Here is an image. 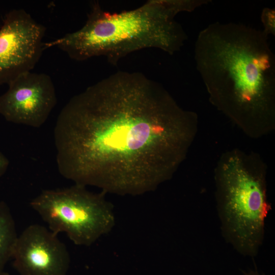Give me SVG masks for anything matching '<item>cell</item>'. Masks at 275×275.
Returning <instances> with one entry per match:
<instances>
[{
  "label": "cell",
  "instance_id": "4",
  "mask_svg": "<svg viewBox=\"0 0 275 275\" xmlns=\"http://www.w3.org/2000/svg\"><path fill=\"white\" fill-rule=\"evenodd\" d=\"M217 208L226 239L240 253L255 256L262 243L271 207L265 176L239 153L225 157L216 176Z\"/></svg>",
  "mask_w": 275,
  "mask_h": 275
},
{
  "label": "cell",
  "instance_id": "1",
  "mask_svg": "<svg viewBox=\"0 0 275 275\" xmlns=\"http://www.w3.org/2000/svg\"><path fill=\"white\" fill-rule=\"evenodd\" d=\"M196 121L160 84L140 72L118 71L61 111L53 131L58 171L105 193L153 191L183 161Z\"/></svg>",
  "mask_w": 275,
  "mask_h": 275
},
{
  "label": "cell",
  "instance_id": "3",
  "mask_svg": "<svg viewBox=\"0 0 275 275\" xmlns=\"http://www.w3.org/2000/svg\"><path fill=\"white\" fill-rule=\"evenodd\" d=\"M207 3V0H149L136 9L111 13L93 2L81 29L45 46H55L77 61L104 56L113 65L144 48H156L172 55L187 39L175 16Z\"/></svg>",
  "mask_w": 275,
  "mask_h": 275
},
{
  "label": "cell",
  "instance_id": "13",
  "mask_svg": "<svg viewBox=\"0 0 275 275\" xmlns=\"http://www.w3.org/2000/svg\"><path fill=\"white\" fill-rule=\"evenodd\" d=\"M247 275H260V274H259L257 272H251V273H249Z\"/></svg>",
  "mask_w": 275,
  "mask_h": 275
},
{
  "label": "cell",
  "instance_id": "11",
  "mask_svg": "<svg viewBox=\"0 0 275 275\" xmlns=\"http://www.w3.org/2000/svg\"><path fill=\"white\" fill-rule=\"evenodd\" d=\"M9 163L8 158L0 151V177L6 172Z\"/></svg>",
  "mask_w": 275,
  "mask_h": 275
},
{
  "label": "cell",
  "instance_id": "5",
  "mask_svg": "<svg viewBox=\"0 0 275 275\" xmlns=\"http://www.w3.org/2000/svg\"><path fill=\"white\" fill-rule=\"evenodd\" d=\"M105 194L93 193L85 186L74 184L42 190L30 204L53 233H65L75 244L88 246L115 225L114 206Z\"/></svg>",
  "mask_w": 275,
  "mask_h": 275
},
{
  "label": "cell",
  "instance_id": "2",
  "mask_svg": "<svg viewBox=\"0 0 275 275\" xmlns=\"http://www.w3.org/2000/svg\"><path fill=\"white\" fill-rule=\"evenodd\" d=\"M194 51L214 105L240 123L273 121L275 56L262 30L215 22L199 32Z\"/></svg>",
  "mask_w": 275,
  "mask_h": 275
},
{
  "label": "cell",
  "instance_id": "9",
  "mask_svg": "<svg viewBox=\"0 0 275 275\" xmlns=\"http://www.w3.org/2000/svg\"><path fill=\"white\" fill-rule=\"evenodd\" d=\"M18 235L15 223L7 205L0 202V271L10 258Z\"/></svg>",
  "mask_w": 275,
  "mask_h": 275
},
{
  "label": "cell",
  "instance_id": "6",
  "mask_svg": "<svg viewBox=\"0 0 275 275\" xmlns=\"http://www.w3.org/2000/svg\"><path fill=\"white\" fill-rule=\"evenodd\" d=\"M45 28L23 9L5 16L0 28V85L31 71L45 48Z\"/></svg>",
  "mask_w": 275,
  "mask_h": 275
},
{
  "label": "cell",
  "instance_id": "10",
  "mask_svg": "<svg viewBox=\"0 0 275 275\" xmlns=\"http://www.w3.org/2000/svg\"><path fill=\"white\" fill-rule=\"evenodd\" d=\"M261 20L263 25V32L267 36L275 35V10L265 8L261 14Z\"/></svg>",
  "mask_w": 275,
  "mask_h": 275
},
{
  "label": "cell",
  "instance_id": "7",
  "mask_svg": "<svg viewBox=\"0 0 275 275\" xmlns=\"http://www.w3.org/2000/svg\"><path fill=\"white\" fill-rule=\"evenodd\" d=\"M0 96V115L9 122L35 128L42 126L57 104L51 77L43 73H24L8 85Z\"/></svg>",
  "mask_w": 275,
  "mask_h": 275
},
{
  "label": "cell",
  "instance_id": "8",
  "mask_svg": "<svg viewBox=\"0 0 275 275\" xmlns=\"http://www.w3.org/2000/svg\"><path fill=\"white\" fill-rule=\"evenodd\" d=\"M57 234L38 224L27 227L18 236L12 258L20 275H66L70 258Z\"/></svg>",
  "mask_w": 275,
  "mask_h": 275
},
{
  "label": "cell",
  "instance_id": "12",
  "mask_svg": "<svg viewBox=\"0 0 275 275\" xmlns=\"http://www.w3.org/2000/svg\"><path fill=\"white\" fill-rule=\"evenodd\" d=\"M0 275H9L8 273L3 271H0Z\"/></svg>",
  "mask_w": 275,
  "mask_h": 275
}]
</instances>
